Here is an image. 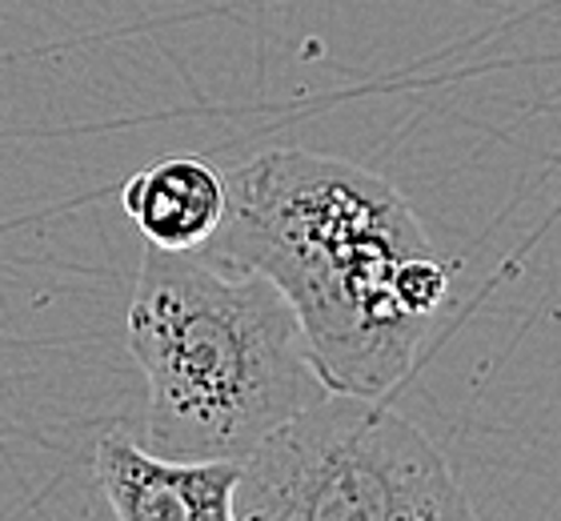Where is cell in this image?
<instances>
[{
  "instance_id": "obj_1",
  "label": "cell",
  "mask_w": 561,
  "mask_h": 521,
  "mask_svg": "<svg viewBox=\"0 0 561 521\" xmlns=\"http://www.w3.org/2000/svg\"><path fill=\"white\" fill-rule=\"evenodd\" d=\"M225 193L201 253L285 293L329 394L386 397L430 329L401 293L405 261L430 253L401 189L341 157L270 149L225 173Z\"/></svg>"
},
{
  "instance_id": "obj_2",
  "label": "cell",
  "mask_w": 561,
  "mask_h": 521,
  "mask_svg": "<svg viewBox=\"0 0 561 521\" xmlns=\"http://www.w3.org/2000/svg\"><path fill=\"white\" fill-rule=\"evenodd\" d=\"M129 353L149 382L145 450L173 462H241L329 394L285 293L201 249L145 245Z\"/></svg>"
},
{
  "instance_id": "obj_3",
  "label": "cell",
  "mask_w": 561,
  "mask_h": 521,
  "mask_svg": "<svg viewBox=\"0 0 561 521\" xmlns=\"http://www.w3.org/2000/svg\"><path fill=\"white\" fill-rule=\"evenodd\" d=\"M237 521H481L442 450L381 397L325 394L241 457Z\"/></svg>"
},
{
  "instance_id": "obj_4",
  "label": "cell",
  "mask_w": 561,
  "mask_h": 521,
  "mask_svg": "<svg viewBox=\"0 0 561 521\" xmlns=\"http://www.w3.org/2000/svg\"><path fill=\"white\" fill-rule=\"evenodd\" d=\"M241 462L157 457L121 429L96 445V482L117 521H237Z\"/></svg>"
},
{
  "instance_id": "obj_5",
  "label": "cell",
  "mask_w": 561,
  "mask_h": 521,
  "mask_svg": "<svg viewBox=\"0 0 561 521\" xmlns=\"http://www.w3.org/2000/svg\"><path fill=\"white\" fill-rule=\"evenodd\" d=\"M121 205L145 237V245L164 253H197L221 229L225 173L197 157H169V161L140 169L129 177Z\"/></svg>"
}]
</instances>
